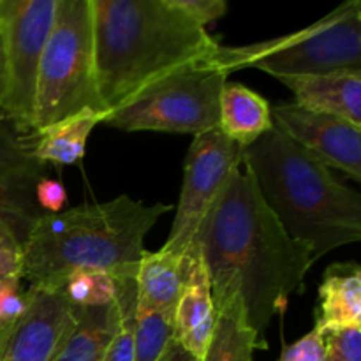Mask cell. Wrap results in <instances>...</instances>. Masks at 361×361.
Masks as SVG:
<instances>
[{"label":"cell","mask_w":361,"mask_h":361,"mask_svg":"<svg viewBox=\"0 0 361 361\" xmlns=\"http://www.w3.org/2000/svg\"><path fill=\"white\" fill-rule=\"evenodd\" d=\"M192 243L207 268L215 310L238 298L259 337L293 293L303 291L316 263L312 249L284 231L240 168L229 175Z\"/></svg>","instance_id":"6da1fadb"},{"label":"cell","mask_w":361,"mask_h":361,"mask_svg":"<svg viewBox=\"0 0 361 361\" xmlns=\"http://www.w3.org/2000/svg\"><path fill=\"white\" fill-rule=\"evenodd\" d=\"M95 78L106 115L152 85L207 63L219 42L171 0H90Z\"/></svg>","instance_id":"7a4b0ae2"},{"label":"cell","mask_w":361,"mask_h":361,"mask_svg":"<svg viewBox=\"0 0 361 361\" xmlns=\"http://www.w3.org/2000/svg\"><path fill=\"white\" fill-rule=\"evenodd\" d=\"M171 210V204H145L122 194L104 203L44 214L23 243L21 281L28 288L60 291L76 270H101L115 281L136 277L147 252L145 236Z\"/></svg>","instance_id":"3957f363"},{"label":"cell","mask_w":361,"mask_h":361,"mask_svg":"<svg viewBox=\"0 0 361 361\" xmlns=\"http://www.w3.org/2000/svg\"><path fill=\"white\" fill-rule=\"evenodd\" d=\"M242 164L284 231L309 245L314 261L361 240V194L281 129L274 126L249 145Z\"/></svg>","instance_id":"277c9868"},{"label":"cell","mask_w":361,"mask_h":361,"mask_svg":"<svg viewBox=\"0 0 361 361\" xmlns=\"http://www.w3.org/2000/svg\"><path fill=\"white\" fill-rule=\"evenodd\" d=\"M208 63L226 76L243 67H256L275 78L361 73V2H344L295 34L245 46H219Z\"/></svg>","instance_id":"5b68a950"},{"label":"cell","mask_w":361,"mask_h":361,"mask_svg":"<svg viewBox=\"0 0 361 361\" xmlns=\"http://www.w3.org/2000/svg\"><path fill=\"white\" fill-rule=\"evenodd\" d=\"M104 115L95 78L90 0H56L35 92L34 130L81 111Z\"/></svg>","instance_id":"8992f818"},{"label":"cell","mask_w":361,"mask_h":361,"mask_svg":"<svg viewBox=\"0 0 361 361\" xmlns=\"http://www.w3.org/2000/svg\"><path fill=\"white\" fill-rule=\"evenodd\" d=\"M228 76L210 63L176 73L108 113L104 123L137 133L200 134L219 127V102Z\"/></svg>","instance_id":"52a82bcc"},{"label":"cell","mask_w":361,"mask_h":361,"mask_svg":"<svg viewBox=\"0 0 361 361\" xmlns=\"http://www.w3.org/2000/svg\"><path fill=\"white\" fill-rule=\"evenodd\" d=\"M56 0H0L7 90L0 113L20 133H34L35 92Z\"/></svg>","instance_id":"ba28073f"},{"label":"cell","mask_w":361,"mask_h":361,"mask_svg":"<svg viewBox=\"0 0 361 361\" xmlns=\"http://www.w3.org/2000/svg\"><path fill=\"white\" fill-rule=\"evenodd\" d=\"M243 150L245 148L226 137L219 127L194 136L183 166L175 221L162 250L185 256L229 175L242 164Z\"/></svg>","instance_id":"9c48e42d"},{"label":"cell","mask_w":361,"mask_h":361,"mask_svg":"<svg viewBox=\"0 0 361 361\" xmlns=\"http://www.w3.org/2000/svg\"><path fill=\"white\" fill-rule=\"evenodd\" d=\"M44 164L34 155L30 134H23L0 113V228L23 245L44 215L35 197Z\"/></svg>","instance_id":"30bf717a"},{"label":"cell","mask_w":361,"mask_h":361,"mask_svg":"<svg viewBox=\"0 0 361 361\" xmlns=\"http://www.w3.org/2000/svg\"><path fill=\"white\" fill-rule=\"evenodd\" d=\"M78 314L62 291L28 288L23 316L0 330V361H55Z\"/></svg>","instance_id":"8fae6325"},{"label":"cell","mask_w":361,"mask_h":361,"mask_svg":"<svg viewBox=\"0 0 361 361\" xmlns=\"http://www.w3.org/2000/svg\"><path fill=\"white\" fill-rule=\"evenodd\" d=\"M271 122L326 168L361 180V127L341 116L289 102L271 108Z\"/></svg>","instance_id":"7c38bea8"},{"label":"cell","mask_w":361,"mask_h":361,"mask_svg":"<svg viewBox=\"0 0 361 361\" xmlns=\"http://www.w3.org/2000/svg\"><path fill=\"white\" fill-rule=\"evenodd\" d=\"M215 317L207 268L192 243L185 252V282L175 307V342L201 361L214 334Z\"/></svg>","instance_id":"4fadbf2b"},{"label":"cell","mask_w":361,"mask_h":361,"mask_svg":"<svg viewBox=\"0 0 361 361\" xmlns=\"http://www.w3.org/2000/svg\"><path fill=\"white\" fill-rule=\"evenodd\" d=\"M295 95V104L341 116L361 127V73L303 74L277 78Z\"/></svg>","instance_id":"5bb4252c"},{"label":"cell","mask_w":361,"mask_h":361,"mask_svg":"<svg viewBox=\"0 0 361 361\" xmlns=\"http://www.w3.org/2000/svg\"><path fill=\"white\" fill-rule=\"evenodd\" d=\"M361 326V267L341 261L326 268L317 288L316 326L321 335Z\"/></svg>","instance_id":"9a60e30c"},{"label":"cell","mask_w":361,"mask_h":361,"mask_svg":"<svg viewBox=\"0 0 361 361\" xmlns=\"http://www.w3.org/2000/svg\"><path fill=\"white\" fill-rule=\"evenodd\" d=\"M271 127V108L267 99L245 85L226 81L219 102L221 133L242 148H247Z\"/></svg>","instance_id":"2e32d148"},{"label":"cell","mask_w":361,"mask_h":361,"mask_svg":"<svg viewBox=\"0 0 361 361\" xmlns=\"http://www.w3.org/2000/svg\"><path fill=\"white\" fill-rule=\"evenodd\" d=\"M104 122V115L90 111H81L78 115L67 116L48 127L30 133L34 155L46 164L66 166L81 161L87 150V141L95 126Z\"/></svg>","instance_id":"e0dca14e"},{"label":"cell","mask_w":361,"mask_h":361,"mask_svg":"<svg viewBox=\"0 0 361 361\" xmlns=\"http://www.w3.org/2000/svg\"><path fill=\"white\" fill-rule=\"evenodd\" d=\"M118 300L104 307L80 309L76 324L63 341L55 361H101L118 326Z\"/></svg>","instance_id":"ac0fdd59"},{"label":"cell","mask_w":361,"mask_h":361,"mask_svg":"<svg viewBox=\"0 0 361 361\" xmlns=\"http://www.w3.org/2000/svg\"><path fill=\"white\" fill-rule=\"evenodd\" d=\"M185 282V256L166 250L145 252L136 271L137 302L162 310H175Z\"/></svg>","instance_id":"d6986e66"},{"label":"cell","mask_w":361,"mask_h":361,"mask_svg":"<svg viewBox=\"0 0 361 361\" xmlns=\"http://www.w3.org/2000/svg\"><path fill=\"white\" fill-rule=\"evenodd\" d=\"M214 334L201 361H252L256 349L267 348L259 335L249 326L238 298L215 310Z\"/></svg>","instance_id":"ffe728a7"},{"label":"cell","mask_w":361,"mask_h":361,"mask_svg":"<svg viewBox=\"0 0 361 361\" xmlns=\"http://www.w3.org/2000/svg\"><path fill=\"white\" fill-rule=\"evenodd\" d=\"M175 342V310L137 302L134 314V361H161Z\"/></svg>","instance_id":"44dd1931"},{"label":"cell","mask_w":361,"mask_h":361,"mask_svg":"<svg viewBox=\"0 0 361 361\" xmlns=\"http://www.w3.org/2000/svg\"><path fill=\"white\" fill-rule=\"evenodd\" d=\"M136 277L116 281L120 319L101 361H134V314H136Z\"/></svg>","instance_id":"7402d4cb"},{"label":"cell","mask_w":361,"mask_h":361,"mask_svg":"<svg viewBox=\"0 0 361 361\" xmlns=\"http://www.w3.org/2000/svg\"><path fill=\"white\" fill-rule=\"evenodd\" d=\"M60 291L80 309L104 307L115 302L116 281L101 270H76L67 275Z\"/></svg>","instance_id":"603a6c76"},{"label":"cell","mask_w":361,"mask_h":361,"mask_svg":"<svg viewBox=\"0 0 361 361\" xmlns=\"http://www.w3.org/2000/svg\"><path fill=\"white\" fill-rule=\"evenodd\" d=\"M27 309V291L21 289V279L0 281V330L13 326Z\"/></svg>","instance_id":"cb8c5ba5"},{"label":"cell","mask_w":361,"mask_h":361,"mask_svg":"<svg viewBox=\"0 0 361 361\" xmlns=\"http://www.w3.org/2000/svg\"><path fill=\"white\" fill-rule=\"evenodd\" d=\"M279 361H328L324 337L317 330H310L295 344L286 345Z\"/></svg>","instance_id":"d4e9b609"},{"label":"cell","mask_w":361,"mask_h":361,"mask_svg":"<svg viewBox=\"0 0 361 361\" xmlns=\"http://www.w3.org/2000/svg\"><path fill=\"white\" fill-rule=\"evenodd\" d=\"M326 349L344 361H361V326L344 328L324 335Z\"/></svg>","instance_id":"484cf974"},{"label":"cell","mask_w":361,"mask_h":361,"mask_svg":"<svg viewBox=\"0 0 361 361\" xmlns=\"http://www.w3.org/2000/svg\"><path fill=\"white\" fill-rule=\"evenodd\" d=\"M23 245L7 229L0 228V281L11 277L21 279Z\"/></svg>","instance_id":"4316f807"},{"label":"cell","mask_w":361,"mask_h":361,"mask_svg":"<svg viewBox=\"0 0 361 361\" xmlns=\"http://www.w3.org/2000/svg\"><path fill=\"white\" fill-rule=\"evenodd\" d=\"M173 6L187 14L190 20L207 28L208 23L219 20L228 11V4L224 0H171Z\"/></svg>","instance_id":"83f0119b"},{"label":"cell","mask_w":361,"mask_h":361,"mask_svg":"<svg viewBox=\"0 0 361 361\" xmlns=\"http://www.w3.org/2000/svg\"><path fill=\"white\" fill-rule=\"evenodd\" d=\"M35 197L44 214H60L67 203V190L59 180L41 178L35 189Z\"/></svg>","instance_id":"f1b7e54d"},{"label":"cell","mask_w":361,"mask_h":361,"mask_svg":"<svg viewBox=\"0 0 361 361\" xmlns=\"http://www.w3.org/2000/svg\"><path fill=\"white\" fill-rule=\"evenodd\" d=\"M7 90V66H6V49H4V35L0 30V108L4 104Z\"/></svg>","instance_id":"f546056e"},{"label":"cell","mask_w":361,"mask_h":361,"mask_svg":"<svg viewBox=\"0 0 361 361\" xmlns=\"http://www.w3.org/2000/svg\"><path fill=\"white\" fill-rule=\"evenodd\" d=\"M161 361H197V360L194 358L192 355H189L185 349L180 348L176 342H173V344L169 345L168 351H166V355L161 358Z\"/></svg>","instance_id":"4dcf8cb0"},{"label":"cell","mask_w":361,"mask_h":361,"mask_svg":"<svg viewBox=\"0 0 361 361\" xmlns=\"http://www.w3.org/2000/svg\"><path fill=\"white\" fill-rule=\"evenodd\" d=\"M328 361H344L342 358H338L337 355H334V353L328 351Z\"/></svg>","instance_id":"1f68e13d"}]
</instances>
